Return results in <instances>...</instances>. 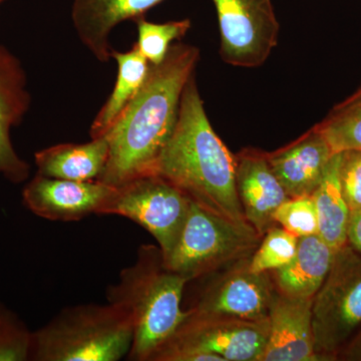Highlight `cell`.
I'll return each mask as SVG.
<instances>
[{
    "label": "cell",
    "mask_w": 361,
    "mask_h": 361,
    "mask_svg": "<svg viewBox=\"0 0 361 361\" xmlns=\"http://www.w3.org/2000/svg\"><path fill=\"white\" fill-rule=\"evenodd\" d=\"M199 61L198 47L175 42L161 63L151 66L141 90L104 135L110 151L97 180L118 187L151 173L174 130L183 92Z\"/></svg>",
    "instance_id": "1"
},
{
    "label": "cell",
    "mask_w": 361,
    "mask_h": 361,
    "mask_svg": "<svg viewBox=\"0 0 361 361\" xmlns=\"http://www.w3.org/2000/svg\"><path fill=\"white\" fill-rule=\"evenodd\" d=\"M151 173L166 178L204 208L248 222L237 193L236 156L214 130L195 75L188 80L174 130Z\"/></svg>",
    "instance_id": "2"
},
{
    "label": "cell",
    "mask_w": 361,
    "mask_h": 361,
    "mask_svg": "<svg viewBox=\"0 0 361 361\" xmlns=\"http://www.w3.org/2000/svg\"><path fill=\"white\" fill-rule=\"evenodd\" d=\"M186 277L169 269L159 246L142 245L134 264L106 290L108 302L130 316L134 339L128 360L151 361L175 334L188 310H182Z\"/></svg>",
    "instance_id": "3"
},
{
    "label": "cell",
    "mask_w": 361,
    "mask_h": 361,
    "mask_svg": "<svg viewBox=\"0 0 361 361\" xmlns=\"http://www.w3.org/2000/svg\"><path fill=\"white\" fill-rule=\"evenodd\" d=\"M133 339L132 320L118 306H71L32 331L30 360L118 361L128 357Z\"/></svg>",
    "instance_id": "4"
},
{
    "label": "cell",
    "mask_w": 361,
    "mask_h": 361,
    "mask_svg": "<svg viewBox=\"0 0 361 361\" xmlns=\"http://www.w3.org/2000/svg\"><path fill=\"white\" fill-rule=\"evenodd\" d=\"M263 236L250 223H238L195 203L164 260L169 269L189 281L249 260Z\"/></svg>",
    "instance_id": "5"
},
{
    "label": "cell",
    "mask_w": 361,
    "mask_h": 361,
    "mask_svg": "<svg viewBox=\"0 0 361 361\" xmlns=\"http://www.w3.org/2000/svg\"><path fill=\"white\" fill-rule=\"evenodd\" d=\"M268 334L269 319L251 322L188 310L151 361H260Z\"/></svg>",
    "instance_id": "6"
},
{
    "label": "cell",
    "mask_w": 361,
    "mask_h": 361,
    "mask_svg": "<svg viewBox=\"0 0 361 361\" xmlns=\"http://www.w3.org/2000/svg\"><path fill=\"white\" fill-rule=\"evenodd\" d=\"M361 329V254L348 243L336 251L313 297L312 330L320 360H336Z\"/></svg>",
    "instance_id": "7"
},
{
    "label": "cell",
    "mask_w": 361,
    "mask_h": 361,
    "mask_svg": "<svg viewBox=\"0 0 361 361\" xmlns=\"http://www.w3.org/2000/svg\"><path fill=\"white\" fill-rule=\"evenodd\" d=\"M172 182L149 173L115 187L99 215H118L137 223L156 239L164 260L170 255L191 206Z\"/></svg>",
    "instance_id": "8"
},
{
    "label": "cell",
    "mask_w": 361,
    "mask_h": 361,
    "mask_svg": "<svg viewBox=\"0 0 361 361\" xmlns=\"http://www.w3.org/2000/svg\"><path fill=\"white\" fill-rule=\"evenodd\" d=\"M221 35V58L228 65L258 68L278 44L280 25L272 0H212Z\"/></svg>",
    "instance_id": "9"
},
{
    "label": "cell",
    "mask_w": 361,
    "mask_h": 361,
    "mask_svg": "<svg viewBox=\"0 0 361 361\" xmlns=\"http://www.w3.org/2000/svg\"><path fill=\"white\" fill-rule=\"evenodd\" d=\"M248 262L237 263L218 275L189 310L251 322L269 319L276 288L269 272H253L249 269Z\"/></svg>",
    "instance_id": "10"
},
{
    "label": "cell",
    "mask_w": 361,
    "mask_h": 361,
    "mask_svg": "<svg viewBox=\"0 0 361 361\" xmlns=\"http://www.w3.org/2000/svg\"><path fill=\"white\" fill-rule=\"evenodd\" d=\"M115 187L99 180L78 182L37 174L23 190V205L40 218L59 222L80 221L101 214Z\"/></svg>",
    "instance_id": "11"
},
{
    "label": "cell",
    "mask_w": 361,
    "mask_h": 361,
    "mask_svg": "<svg viewBox=\"0 0 361 361\" xmlns=\"http://www.w3.org/2000/svg\"><path fill=\"white\" fill-rule=\"evenodd\" d=\"M30 106L25 68L13 51L0 44V175L13 184L30 178V164L14 149L11 132L23 123Z\"/></svg>",
    "instance_id": "12"
},
{
    "label": "cell",
    "mask_w": 361,
    "mask_h": 361,
    "mask_svg": "<svg viewBox=\"0 0 361 361\" xmlns=\"http://www.w3.org/2000/svg\"><path fill=\"white\" fill-rule=\"evenodd\" d=\"M313 298L276 290L269 313V334L260 361H317L312 330Z\"/></svg>",
    "instance_id": "13"
},
{
    "label": "cell",
    "mask_w": 361,
    "mask_h": 361,
    "mask_svg": "<svg viewBox=\"0 0 361 361\" xmlns=\"http://www.w3.org/2000/svg\"><path fill=\"white\" fill-rule=\"evenodd\" d=\"M236 188L246 220L264 236L277 225L275 211L289 198L266 153L245 149L236 155Z\"/></svg>",
    "instance_id": "14"
},
{
    "label": "cell",
    "mask_w": 361,
    "mask_h": 361,
    "mask_svg": "<svg viewBox=\"0 0 361 361\" xmlns=\"http://www.w3.org/2000/svg\"><path fill=\"white\" fill-rule=\"evenodd\" d=\"M165 0H73L71 21L85 49L99 63L110 61V37L116 26L137 20Z\"/></svg>",
    "instance_id": "15"
},
{
    "label": "cell",
    "mask_w": 361,
    "mask_h": 361,
    "mask_svg": "<svg viewBox=\"0 0 361 361\" xmlns=\"http://www.w3.org/2000/svg\"><path fill=\"white\" fill-rule=\"evenodd\" d=\"M334 154L314 126L288 146L266 153V158L289 198H294L311 196Z\"/></svg>",
    "instance_id": "16"
},
{
    "label": "cell",
    "mask_w": 361,
    "mask_h": 361,
    "mask_svg": "<svg viewBox=\"0 0 361 361\" xmlns=\"http://www.w3.org/2000/svg\"><path fill=\"white\" fill-rule=\"evenodd\" d=\"M334 254L319 235L301 237L290 262L269 272L275 288L283 295L313 298L329 275Z\"/></svg>",
    "instance_id": "17"
},
{
    "label": "cell",
    "mask_w": 361,
    "mask_h": 361,
    "mask_svg": "<svg viewBox=\"0 0 361 361\" xmlns=\"http://www.w3.org/2000/svg\"><path fill=\"white\" fill-rule=\"evenodd\" d=\"M108 140L90 139L85 144H59L37 152V174L56 179L87 182L102 175L109 158Z\"/></svg>",
    "instance_id": "18"
},
{
    "label": "cell",
    "mask_w": 361,
    "mask_h": 361,
    "mask_svg": "<svg viewBox=\"0 0 361 361\" xmlns=\"http://www.w3.org/2000/svg\"><path fill=\"white\" fill-rule=\"evenodd\" d=\"M111 58L115 59L118 66L116 84L90 125V139L106 135L121 114L137 96L151 68L149 61L135 44L128 51L113 49Z\"/></svg>",
    "instance_id": "19"
},
{
    "label": "cell",
    "mask_w": 361,
    "mask_h": 361,
    "mask_svg": "<svg viewBox=\"0 0 361 361\" xmlns=\"http://www.w3.org/2000/svg\"><path fill=\"white\" fill-rule=\"evenodd\" d=\"M341 153L334 154L324 175L311 194L318 217V235L334 250L348 243L350 210L339 179Z\"/></svg>",
    "instance_id": "20"
},
{
    "label": "cell",
    "mask_w": 361,
    "mask_h": 361,
    "mask_svg": "<svg viewBox=\"0 0 361 361\" xmlns=\"http://www.w3.org/2000/svg\"><path fill=\"white\" fill-rule=\"evenodd\" d=\"M316 127L329 142L334 153L361 149V87L336 104Z\"/></svg>",
    "instance_id": "21"
},
{
    "label": "cell",
    "mask_w": 361,
    "mask_h": 361,
    "mask_svg": "<svg viewBox=\"0 0 361 361\" xmlns=\"http://www.w3.org/2000/svg\"><path fill=\"white\" fill-rule=\"evenodd\" d=\"M135 23L137 30V40L135 45L151 66L161 63L167 56L172 44L182 39L191 28L189 18L156 23L141 18Z\"/></svg>",
    "instance_id": "22"
},
{
    "label": "cell",
    "mask_w": 361,
    "mask_h": 361,
    "mask_svg": "<svg viewBox=\"0 0 361 361\" xmlns=\"http://www.w3.org/2000/svg\"><path fill=\"white\" fill-rule=\"evenodd\" d=\"M298 239L282 227L271 228L249 259V269L265 273L284 267L295 256Z\"/></svg>",
    "instance_id": "23"
},
{
    "label": "cell",
    "mask_w": 361,
    "mask_h": 361,
    "mask_svg": "<svg viewBox=\"0 0 361 361\" xmlns=\"http://www.w3.org/2000/svg\"><path fill=\"white\" fill-rule=\"evenodd\" d=\"M32 331L13 310L0 302V361H27Z\"/></svg>",
    "instance_id": "24"
},
{
    "label": "cell",
    "mask_w": 361,
    "mask_h": 361,
    "mask_svg": "<svg viewBox=\"0 0 361 361\" xmlns=\"http://www.w3.org/2000/svg\"><path fill=\"white\" fill-rule=\"evenodd\" d=\"M274 221L294 236L318 234V217L311 196L294 197L283 202L274 213Z\"/></svg>",
    "instance_id": "25"
},
{
    "label": "cell",
    "mask_w": 361,
    "mask_h": 361,
    "mask_svg": "<svg viewBox=\"0 0 361 361\" xmlns=\"http://www.w3.org/2000/svg\"><path fill=\"white\" fill-rule=\"evenodd\" d=\"M339 179L350 213L361 209V151L348 149L341 153Z\"/></svg>",
    "instance_id": "26"
},
{
    "label": "cell",
    "mask_w": 361,
    "mask_h": 361,
    "mask_svg": "<svg viewBox=\"0 0 361 361\" xmlns=\"http://www.w3.org/2000/svg\"><path fill=\"white\" fill-rule=\"evenodd\" d=\"M348 243L361 254V209L350 213L348 228Z\"/></svg>",
    "instance_id": "27"
},
{
    "label": "cell",
    "mask_w": 361,
    "mask_h": 361,
    "mask_svg": "<svg viewBox=\"0 0 361 361\" xmlns=\"http://www.w3.org/2000/svg\"><path fill=\"white\" fill-rule=\"evenodd\" d=\"M343 360L361 361V329L338 356Z\"/></svg>",
    "instance_id": "28"
},
{
    "label": "cell",
    "mask_w": 361,
    "mask_h": 361,
    "mask_svg": "<svg viewBox=\"0 0 361 361\" xmlns=\"http://www.w3.org/2000/svg\"><path fill=\"white\" fill-rule=\"evenodd\" d=\"M2 1H4V0H0V4H1Z\"/></svg>",
    "instance_id": "29"
},
{
    "label": "cell",
    "mask_w": 361,
    "mask_h": 361,
    "mask_svg": "<svg viewBox=\"0 0 361 361\" xmlns=\"http://www.w3.org/2000/svg\"><path fill=\"white\" fill-rule=\"evenodd\" d=\"M360 151H361V149H360Z\"/></svg>",
    "instance_id": "30"
}]
</instances>
